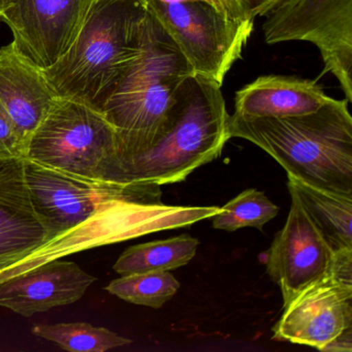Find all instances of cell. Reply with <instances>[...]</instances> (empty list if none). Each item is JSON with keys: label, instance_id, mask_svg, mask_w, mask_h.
I'll return each instance as SVG.
<instances>
[{"label": "cell", "instance_id": "cell-20", "mask_svg": "<svg viewBox=\"0 0 352 352\" xmlns=\"http://www.w3.org/2000/svg\"><path fill=\"white\" fill-rule=\"evenodd\" d=\"M279 213V208L272 203L265 193L248 189L236 195L212 217L216 230H234L244 228L261 230Z\"/></svg>", "mask_w": 352, "mask_h": 352}, {"label": "cell", "instance_id": "cell-12", "mask_svg": "<svg viewBox=\"0 0 352 352\" xmlns=\"http://www.w3.org/2000/svg\"><path fill=\"white\" fill-rule=\"evenodd\" d=\"M96 281L73 261L51 259L0 281V307L32 317L78 302Z\"/></svg>", "mask_w": 352, "mask_h": 352}, {"label": "cell", "instance_id": "cell-1", "mask_svg": "<svg viewBox=\"0 0 352 352\" xmlns=\"http://www.w3.org/2000/svg\"><path fill=\"white\" fill-rule=\"evenodd\" d=\"M228 133L258 146L287 176L352 195V117L348 100L331 98L316 112L289 117L230 115Z\"/></svg>", "mask_w": 352, "mask_h": 352}, {"label": "cell", "instance_id": "cell-17", "mask_svg": "<svg viewBox=\"0 0 352 352\" xmlns=\"http://www.w3.org/2000/svg\"><path fill=\"white\" fill-rule=\"evenodd\" d=\"M199 245L189 234L135 245L120 255L113 269L120 276L178 269L195 256Z\"/></svg>", "mask_w": 352, "mask_h": 352}, {"label": "cell", "instance_id": "cell-18", "mask_svg": "<svg viewBox=\"0 0 352 352\" xmlns=\"http://www.w3.org/2000/svg\"><path fill=\"white\" fill-rule=\"evenodd\" d=\"M32 333L72 352H106L131 343L106 327L87 322L36 324Z\"/></svg>", "mask_w": 352, "mask_h": 352}, {"label": "cell", "instance_id": "cell-26", "mask_svg": "<svg viewBox=\"0 0 352 352\" xmlns=\"http://www.w3.org/2000/svg\"><path fill=\"white\" fill-rule=\"evenodd\" d=\"M0 22H1V19H0Z\"/></svg>", "mask_w": 352, "mask_h": 352}, {"label": "cell", "instance_id": "cell-19", "mask_svg": "<svg viewBox=\"0 0 352 352\" xmlns=\"http://www.w3.org/2000/svg\"><path fill=\"white\" fill-rule=\"evenodd\" d=\"M179 287L180 283L170 271H160L121 276L106 290L131 304L158 309L176 294Z\"/></svg>", "mask_w": 352, "mask_h": 352}, {"label": "cell", "instance_id": "cell-25", "mask_svg": "<svg viewBox=\"0 0 352 352\" xmlns=\"http://www.w3.org/2000/svg\"><path fill=\"white\" fill-rule=\"evenodd\" d=\"M17 3L18 0H0V14L7 11V10L11 9V8H13Z\"/></svg>", "mask_w": 352, "mask_h": 352}, {"label": "cell", "instance_id": "cell-10", "mask_svg": "<svg viewBox=\"0 0 352 352\" xmlns=\"http://www.w3.org/2000/svg\"><path fill=\"white\" fill-rule=\"evenodd\" d=\"M333 258V251L302 206L292 197L285 226L265 253L267 274L280 286L284 306L305 288L329 275Z\"/></svg>", "mask_w": 352, "mask_h": 352}, {"label": "cell", "instance_id": "cell-14", "mask_svg": "<svg viewBox=\"0 0 352 352\" xmlns=\"http://www.w3.org/2000/svg\"><path fill=\"white\" fill-rule=\"evenodd\" d=\"M57 96L40 67L13 43L0 48V102L13 119L26 147Z\"/></svg>", "mask_w": 352, "mask_h": 352}, {"label": "cell", "instance_id": "cell-16", "mask_svg": "<svg viewBox=\"0 0 352 352\" xmlns=\"http://www.w3.org/2000/svg\"><path fill=\"white\" fill-rule=\"evenodd\" d=\"M288 177L290 195L302 206L329 248L352 249V195H340Z\"/></svg>", "mask_w": 352, "mask_h": 352}, {"label": "cell", "instance_id": "cell-2", "mask_svg": "<svg viewBox=\"0 0 352 352\" xmlns=\"http://www.w3.org/2000/svg\"><path fill=\"white\" fill-rule=\"evenodd\" d=\"M228 118L221 85L192 74L181 86L160 139L143 151L115 156L104 181L162 186L186 180L221 154L230 139Z\"/></svg>", "mask_w": 352, "mask_h": 352}, {"label": "cell", "instance_id": "cell-3", "mask_svg": "<svg viewBox=\"0 0 352 352\" xmlns=\"http://www.w3.org/2000/svg\"><path fill=\"white\" fill-rule=\"evenodd\" d=\"M146 0H96L69 50L41 69L59 98L102 111L142 50Z\"/></svg>", "mask_w": 352, "mask_h": 352}, {"label": "cell", "instance_id": "cell-23", "mask_svg": "<svg viewBox=\"0 0 352 352\" xmlns=\"http://www.w3.org/2000/svg\"><path fill=\"white\" fill-rule=\"evenodd\" d=\"M321 351L351 352L352 351V327L344 329L335 339L327 343Z\"/></svg>", "mask_w": 352, "mask_h": 352}, {"label": "cell", "instance_id": "cell-11", "mask_svg": "<svg viewBox=\"0 0 352 352\" xmlns=\"http://www.w3.org/2000/svg\"><path fill=\"white\" fill-rule=\"evenodd\" d=\"M352 327V285L331 274L292 298L273 329L274 339L321 350Z\"/></svg>", "mask_w": 352, "mask_h": 352}, {"label": "cell", "instance_id": "cell-8", "mask_svg": "<svg viewBox=\"0 0 352 352\" xmlns=\"http://www.w3.org/2000/svg\"><path fill=\"white\" fill-rule=\"evenodd\" d=\"M265 16L267 44L312 43L352 102V0H278Z\"/></svg>", "mask_w": 352, "mask_h": 352}, {"label": "cell", "instance_id": "cell-6", "mask_svg": "<svg viewBox=\"0 0 352 352\" xmlns=\"http://www.w3.org/2000/svg\"><path fill=\"white\" fill-rule=\"evenodd\" d=\"M116 151V129L100 111L78 100L57 98L32 135L26 158L104 181Z\"/></svg>", "mask_w": 352, "mask_h": 352}, {"label": "cell", "instance_id": "cell-4", "mask_svg": "<svg viewBox=\"0 0 352 352\" xmlns=\"http://www.w3.org/2000/svg\"><path fill=\"white\" fill-rule=\"evenodd\" d=\"M192 74V67L148 12L141 53L100 111L117 131L115 156L143 151L160 139L181 86Z\"/></svg>", "mask_w": 352, "mask_h": 352}, {"label": "cell", "instance_id": "cell-13", "mask_svg": "<svg viewBox=\"0 0 352 352\" xmlns=\"http://www.w3.org/2000/svg\"><path fill=\"white\" fill-rule=\"evenodd\" d=\"M24 160H0V271L54 240L30 199Z\"/></svg>", "mask_w": 352, "mask_h": 352}, {"label": "cell", "instance_id": "cell-15", "mask_svg": "<svg viewBox=\"0 0 352 352\" xmlns=\"http://www.w3.org/2000/svg\"><path fill=\"white\" fill-rule=\"evenodd\" d=\"M331 100L316 81L287 76H263L236 91L234 114L298 116L316 112Z\"/></svg>", "mask_w": 352, "mask_h": 352}, {"label": "cell", "instance_id": "cell-7", "mask_svg": "<svg viewBox=\"0 0 352 352\" xmlns=\"http://www.w3.org/2000/svg\"><path fill=\"white\" fill-rule=\"evenodd\" d=\"M146 3L195 74L222 86L226 74L242 56L254 23L234 21L201 1Z\"/></svg>", "mask_w": 352, "mask_h": 352}, {"label": "cell", "instance_id": "cell-24", "mask_svg": "<svg viewBox=\"0 0 352 352\" xmlns=\"http://www.w3.org/2000/svg\"><path fill=\"white\" fill-rule=\"evenodd\" d=\"M254 7L256 16H265L274 6L276 5L278 0H245Z\"/></svg>", "mask_w": 352, "mask_h": 352}, {"label": "cell", "instance_id": "cell-21", "mask_svg": "<svg viewBox=\"0 0 352 352\" xmlns=\"http://www.w3.org/2000/svg\"><path fill=\"white\" fill-rule=\"evenodd\" d=\"M28 147L22 141L13 119L0 102V160H24Z\"/></svg>", "mask_w": 352, "mask_h": 352}, {"label": "cell", "instance_id": "cell-9", "mask_svg": "<svg viewBox=\"0 0 352 352\" xmlns=\"http://www.w3.org/2000/svg\"><path fill=\"white\" fill-rule=\"evenodd\" d=\"M96 0H18L0 14L13 45L41 69L54 65L77 36Z\"/></svg>", "mask_w": 352, "mask_h": 352}, {"label": "cell", "instance_id": "cell-22", "mask_svg": "<svg viewBox=\"0 0 352 352\" xmlns=\"http://www.w3.org/2000/svg\"><path fill=\"white\" fill-rule=\"evenodd\" d=\"M160 3H180V1H201L211 6L220 13L240 23H254L256 13L254 7L245 0H156Z\"/></svg>", "mask_w": 352, "mask_h": 352}, {"label": "cell", "instance_id": "cell-5", "mask_svg": "<svg viewBox=\"0 0 352 352\" xmlns=\"http://www.w3.org/2000/svg\"><path fill=\"white\" fill-rule=\"evenodd\" d=\"M23 164L32 206L55 238L77 230L119 201L162 203V186L156 183L96 180L30 158Z\"/></svg>", "mask_w": 352, "mask_h": 352}]
</instances>
